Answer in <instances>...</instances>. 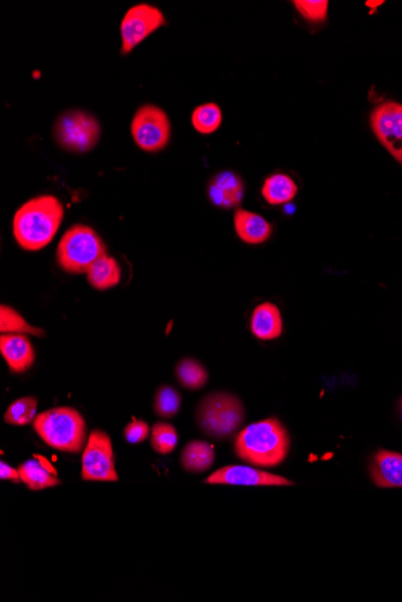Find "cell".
<instances>
[{
  "label": "cell",
  "mask_w": 402,
  "mask_h": 602,
  "mask_svg": "<svg viewBox=\"0 0 402 602\" xmlns=\"http://www.w3.org/2000/svg\"><path fill=\"white\" fill-rule=\"evenodd\" d=\"M401 415H402V398H401Z\"/></svg>",
  "instance_id": "obj_31"
},
{
  "label": "cell",
  "mask_w": 402,
  "mask_h": 602,
  "mask_svg": "<svg viewBox=\"0 0 402 602\" xmlns=\"http://www.w3.org/2000/svg\"><path fill=\"white\" fill-rule=\"evenodd\" d=\"M87 280L94 289L103 291L114 288L121 280V267L114 258L105 255L88 268Z\"/></svg>",
  "instance_id": "obj_17"
},
{
  "label": "cell",
  "mask_w": 402,
  "mask_h": 602,
  "mask_svg": "<svg viewBox=\"0 0 402 602\" xmlns=\"http://www.w3.org/2000/svg\"><path fill=\"white\" fill-rule=\"evenodd\" d=\"M150 435V426L145 421L133 417L132 422L124 428V438L129 444L143 443Z\"/></svg>",
  "instance_id": "obj_28"
},
{
  "label": "cell",
  "mask_w": 402,
  "mask_h": 602,
  "mask_svg": "<svg viewBox=\"0 0 402 602\" xmlns=\"http://www.w3.org/2000/svg\"><path fill=\"white\" fill-rule=\"evenodd\" d=\"M210 485L232 486H293V482L280 475L263 472L252 467L227 466L218 469L205 480Z\"/></svg>",
  "instance_id": "obj_11"
},
{
  "label": "cell",
  "mask_w": 402,
  "mask_h": 602,
  "mask_svg": "<svg viewBox=\"0 0 402 602\" xmlns=\"http://www.w3.org/2000/svg\"><path fill=\"white\" fill-rule=\"evenodd\" d=\"M165 25L161 10L149 4H138L127 11L121 23L122 53L132 52L135 47Z\"/></svg>",
  "instance_id": "obj_9"
},
{
  "label": "cell",
  "mask_w": 402,
  "mask_h": 602,
  "mask_svg": "<svg viewBox=\"0 0 402 602\" xmlns=\"http://www.w3.org/2000/svg\"><path fill=\"white\" fill-rule=\"evenodd\" d=\"M35 460H38L45 469L49 470V472L53 475H58L57 469L52 466V464L46 460L44 456L34 455Z\"/></svg>",
  "instance_id": "obj_30"
},
{
  "label": "cell",
  "mask_w": 402,
  "mask_h": 602,
  "mask_svg": "<svg viewBox=\"0 0 402 602\" xmlns=\"http://www.w3.org/2000/svg\"><path fill=\"white\" fill-rule=\"evenodd\" d=\"M0 331L2 333H21V335H32L35 337L45 336V331L28 324L22 315L14 308L2 305L0 308Z\"/></svg>",
  "instance_id": "obj_21"
},
{
  "label": "cell",
  "mask_w": 402,
  "mask_h": 602,
  "mask_svg": "<svg viewBox=\"0 0 402 602\" xmlns=\"http://www.w3.org/2000/svg\"><path fill=\"white\" fill-rule=\"evenodd\" d=\"M0 479L2 480H11L15 482H20V473L19 469H14L10 467L7 463H0Z\"/></svg>",
  "instance_id": "obj_29"
},
{
  "label": "cell",
  "mask_w": 402,
  "mask_h": 602,
  "mask_svg": "<svg viewBox=\"0 0 402 602\" xmlns=\"http://www.w3.org/2000/svg\"><path fill=\"white\" fill-rule=\"evenodd\" d=\"M20 478L29 490L41 491L45 488L56 487L62 484L49 470L41 466L38 460L27 461L19 467Z\"/></svg>",
  "instance_id": "obj_20"
},
{
  "label": "cell",
  "mask_w": 402,
  "mask_h": 602,
  "mask_svg": "<svg viewBox=\"0 0 402 602\" xmlns=\"http://www.w3.org/2000/svg\"><path fill=\"white\" fill-rule=\"evenodd\" d=\"M251 331L260 341H273L283 332L280 309L274 303L264 302L252 314Z\"/></svg>",
  "instance_id": "obj_15"
},
{
  "label": "cell",
  "mask_w": 402,
  "mask_h": 602,
  "mask_svg": "<svg viewBox=\"0 0 402 602\" xmlns=\"http://www.w3.org/2000/svg\"><path fill=\"white\" fill-rule=\"evenodd\" d=\"M197 420L201 431L209 437L227 439L244 423V405L232 393H211L199 404Z\"/></svg>",
  "instance_id": "obj_4"
},
{
  "label": "cell",
  "mask_w": 402,
  "mask_h": 602,
  "mask_svg": "<svg viewBox=\"0 0 402 602\" xmlns=\"http://www.w3.org/2000/svg\"><path fill=\"white\" fill-rule=\"evenodd\" d=\"M38 399L35 397H22L17 399L4 415L5 422L11 426H27L37 417Z\"/></svg>",
  "instance_id": "obj_22"
},
{
  "label": "cell",
  "mask_w": 402,
  "mask_h": 602,
  "mask_svg": "<svg viewBox=\"0 0 402 602\" xmlns=\"http://www.w3.org/2000/svg\"><path fill=\"white\" fill-rule=\"evenodd\" d=\"M371 128L378 139L402 165V105L388 101L371 115Z\"/></svg>",
  "instance_id": "obj_10"
},
{
  "label": "cell",
  "mask_w": 402,
  "mask_h": 602,
  "mask_svg": "<svg viewBox=\"0 0 402 602\" xmlns=\"http://www.w3.org/2000/svg\"><path fill=\"white\" fill-rule=\"evenodd\" d=\"M192 124L200 134L209 135L220 129L222 124L221 107L214 104H204L197 107L192 115Z\"/></svg>",
  "instance_id": "obj_24"
},
{
  "label": "cell",
  "mask_w": 402,
  "mask_h": 602,
  "mask_svg": "<svg viewBox=\"0 0 402 602\" xmlns=\"http://www.w3.org/2000/svg\"><path fill=\"white\" fill-rule=\"evenodd\" d=\"M208 192L212 204L224 208V210H230V208L241 205L245 186L240 176L226 171L212 178Z\"/></svg>",
  "instance_id": "obj_13"
},
{
  "label": "cell",
  "mask_w": 402,
  "mask_h": 602,
  "mask_svg": "<svg viewBox=\"0 0 402 602\" xmlns=\"http://www.w3.org/2000/svg\"><path fill=\"white\" fill-rule=\"evenodd\" d=\"M100 125L91 113L72 110L62 113L55 124V139L70 152L84 153L97 145Z\"/></svg>",
  "instance_id": "obj_6"
},
{
  "label": "cell",
  "mask_w": 402,
  "mask_h": 602,
  "mask_svg": "<svg viewBox=\"0 0 402 602\" xmlns=\"http://www.w3.org/2000/svg\"><path fill=\"white\" fill-rule=\"evenodd\" d=\"M293 4L299 14L309 22L319 23L327 20L328 0H295Z\"/></svg>",
  "instance_id": "obj_27"
},
{
  "label": "cell",
  "mask_w": 402,
  "mask_h": 602,
  "mask_svg": "<svg viewBox=\"0 0 402 602\" xmlns=\"http://www.w3.org/2000/svg\"><path fill=\"white\" fill-rule=\"evenodd\" d=\"M236 234L248 244H260L269 240L273 234L268 220L257 213L238 210L234 216Z\"/></svg>",
  "instance_id": "obj_16"
},
{
  "label": "cell",
  "mask_w": 402,
  "mask_h": 602,
  "mask_svg": "<svg viewBox=\"0 0 402 602\" xmlns=\"http://www.w3.org/2000/svg\"><path fill=\"white\" fill-rule=\"evenodd\" d=\"M179 435L174 426L158 422L152 427L151 445L161 455H169L176 449Z\"/></svg>",
  "instance_id": "obj_26"
},
{
  "label": "cell",
  "mask_w": 402,
  "mask_h": 602,
  "mask_svg": "<svg viewBox=\"0 0 402 602\" xmlns=\"http://www.w3.org/2000/svg\"><path fill=\"white\" fill-rule=\"evenodd\" d=\"M291 439L277 419H266L242 429L235 439L240 460L259 468H274L286 460Z\"/></svg>",
  "instance_id": "obj_2"
},
{
  "label": "cell",
  "mask_w": 402,
  "mask_h": 602,
  "mask_svg": "<svg viewBox=\"0 0 402 602\" xmlns=\"http://www.w3.org/2000/svg\"><path fill=\"white\" fill-rule=\"evenodd\" d=\"M130 130L135 143L146 152L162 151L171 136L167 113L155 105L141 106L134 115Z\"/></svg>",
  "instance_id": "obj_7"
},
{
  "label": "cell",
  "mask_w": 402,
  "mask_h": 602,
  "mask_svg": "<svg viewBox=\"0 0 402 602\" xmlns=\"http://www.w3.org/2000/svg\"><path fill=\"white\" fill-rule=\"evenodd\" d=\"M0 353L8 363L10 371L25 373L33 366L35 351L31 341L21 333H7L0 337Z\"/></svg>",
  "instance_id": "obj_12"
},
{
  "label": "cell",
  "mask_w": 402,
  "mask_h": 602,
  "mask_svg": "<svg viewBox=\"0 0 402 602\" xmlns=\"http://www.w3.org/2000/svg\"><path fill=\"white\" fill-rule=\"evenodd\" d=\"M215 449L205 441L195 440L188 443L181 456L182 467L191 473H203L215 462Z\"/></svg>",
  "instance_id": "obj_18"
},
{
  "label": "cell",
  "mask_w": 402,
  "mask_h": 602,
  "mask_svg": "<svg viewBox=\"0 0 402 602\" xmlns=\"http://www.w3.org/2000/svg\"><path fill=\"white\" fill-rule=\"evenodd\" d=\"M181 402L182 399L180 393L177 392L174 387L162 386L159 387V390L156 393L153 407H155L156 414L159 417H163V419H173V417L179 414Z\"/></svg>",
  "instance_id": "obj_25"
},
{
  "label": "cell",
  "mask_w": 402,
  "mask_h": 602,
  "mask_svg": "<svg viewBox=\"0 0 402 602\" xmlns=\"http://www.w3.org/2000/svg\"><path fill=\"white\" fill-rule=\"evenodd\" d=\"M298 194V186L291 177L283 174H275L266 178L262 195L269 205L279 206L291 202Z\"/></svg>",
  "instance_id": "obj_19"
},
{
  "label": "cell",
  "mask_w": 402,
  "mask_h": 602,
  "mask_svg": "<svg viewBox=\"0 0 402 602\" xmlns=\"http://www.w3.org/2000/svg\"><path fill=\"white\" fill-rule=\"evenodd\" d=\"M81 476L85 481H118L111 439L99 429L88 437Z\"/></svg>",
  "instance_id": "obj_8"
},
{
  "label": "cell",
  "mask_w": 402,
  "mask_h": 602,
  "mask_svg": "<svg viewBox=\"0 0 402 602\" xmlns=\"http://www.w3.org/2000/svg\"><path fill=\"white\" fill-rule=\"evenodd\" d=\"M370 475L377 487H402V455L392 451H378L370 464Z\"/></svg>",
  "instance_id": "obj_14"
},
{
  "label": "cell",
  "mask_w": 402,
  "mask_h": 602,
  "mask_svg": "<svg viewBox=\"0 0 402 602\" xmlns=\"http://www.w3.org/2000/svg\"><path fill=\"white\" fill-rule=\"evenodd\" d=\"M63 218L64 207L55 196L43 195L29 200L15 213V240L28 252H37L53 241Z\"/></svg>",
  "instance_id": "obj_1"
},
{
  "label": "cell",
  "mask_w": 402,
  "mask_h": 602,
  "mask_svg": "<svg viewBox=\"0 0 402 602\" xmlns=\"http://www.w3.org/2000/svg\"><path fill=\"white\" fill-rule=\"evenodd\" d=\"M34 431L53 449L69 454H79L87 440L84 417L69 407L53 408L37 415Z\"/></svg>",
  "instance_id": "obj_3"
},
{
  "label": "cell",
  "mask_w": 402,
  "mask_h": 602,
  "mask_svg": "<svg viewBox=\"0 0 402 602\" xmlns=\"http://www.w3.org/2000/svg\"><path fill=\"white\" fill-rule=\"evenodd\" d=\"M105 255L108 254L102 238L90 226L81 224L65 232L57 248L58 265L70 274L86 273Z\"/></svg>",
  "instance_id": "obj_5"
},
{
  "label": "cell",
  "mask_w": 402,
  "mask_h": 602,
  "mask_svg": "<svg viewBox=\"0 0 402 602\" xmlns=\"http://www.w3.org/2000/svg\"><path fill=\"white\" fill-rule=\"evenodd\" d=\"M177 379L187 390H199L208 383L209 375L203 365L193 359L182 360L176 368Z\"/></svg>",
  "instance_id": "obj_23"
}]
</instances>
